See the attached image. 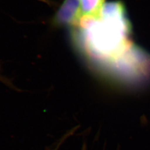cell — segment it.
<instances>
[{"mask_svg": "<svg viewBox=\"0 0 150 150\" xmlns=\"http://www.w3.org/2000/svg\"><path fill=\"white\" fill-rule=\"evenodd\" d=\"M78 25L86 49L98 58L112 61L129 47L130 26L120 1L104 4L97 16H82Z\"/></svg>", "mask_w": 150, "mask_h": 150, "instance_id": "6da1fadb", "label": "cell"}, {"mask_svg": "<svg viewBox=\"0 0 150 150\" xmlns=\"http://www.w3.org/2000/svg\"><path fill=\"white\" fill-rule=\"evenodd\" d=\"M82 17L80 0H64L56 15L54 22L59 25H77Z\"/></svg>", "mask_w": 150, "mask_h": 150, "instance_id": "7a4b0ae2", "label": "cell"}]
</instances>
